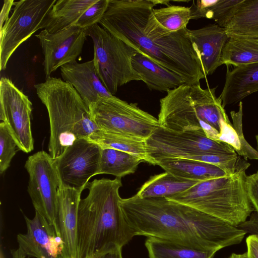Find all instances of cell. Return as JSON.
I'll list each match as a JSON object with an SVG mask.
<instances>
[{
  "instance_id": "12",
  "label": "cell",
  "mask_w": 258,
  "mask_h": 258,
  "mask_svg": "<svg viewBox=\"0 0 258 258\" xmlns=\"http://www.w3.org/2000/svg\"><path fill=\"white\" fill-rule=\"evenodd\" d=\"M32 103L28 97L9 79L0 80V119L7 125L19 150L26 153L34 149L31 116Z\"/></svg>"
},
{
  "instance_id": "23",
  "label": "cell",
  "mask_w": 258,
  "mask_h": 258,
  "mask_svg": "<svg viewBox=\"0 0 258 258\" xmlns=\"http://www.w3.org/2000/svg\"><path fill=\"white\" fill-rule=\"evenodd\" d=\"M224 29L229 37L258 39V0H242Z\"/></svg>"
},
{
  "instance_id": "13",
  "label": "cell",
  "mask_w": 258,
  "mask_h": 258,
  "mask_svg": "<svg viewBox=\"0 0 258 258\" xmlns=\"http://www.w3.org/2000/svg\"><path fill=\"white\" fill-rule=\"evenodd\" d=\"M36 36L42 49L46 79L58 68L76 60L87 36L86 30L72 25L54 33L44 29Z\"/></svg>"
},
{
  "instance_id": "6",
  "label": "cell",
  "mask_w": 258,
  "mask_h": 258,
  "mask_svg": "<svg viewBox=\"0 0 258 258\" xmlns=\"http://www.w3.org/2000/svg\"><path fill=\"white\" fill-rule=\"evenodd\" d=\"M86 32L93 41V59L97 75L112 95L119 87L131 81H142L132 64V58L139 52L138 50L98 24L86 29Z\"/></svg>"
},
{
  "instance_id": "17",
  "label": "cell",
  "mask_w": 258,
  "mask_h": 258,
  "mask_svg": "<svg viewBox=\"0 0 258 258\" xmlns=\"http://www.w3.org/2000/svg\"><path fill=\"white\" fill-rule=\"evenodd\" d=\"M189 34L205 75H212L222 65V51L229 38L225 29L217 24H209L198 29L189 30Z\"/></svg>"
},
{
  "instance_id": "1",
  "label": "cell",
  "mask_w": 258,
  "mask_h": 258,
  "mask_svg": "<svg viewBox=\"0 0 258 258\" xmlns=\"http://www.w3.org/2000/svg\"><path fill=\"white\" fill-rule=\"evenodd\" d=\"M152 0H109L102 27L193 85L206 78L187 28L169 32L155 20Z\"/></svg>"
},
{
  "instance_id": "39",
  "label": "cell",
  "mask_w": 258,
  "mask_h": 258,
  "mask_svg": "<svg viewBox=\"0 0 258 258\" xmlns=\"http://www.w3.org/2000/svg\"><path fill=\"white\" fill-rule=\"evenodd\" d=\"M255 139L257 143V151H258V134L255 136Z\"/></svg>"
},
{
  "instance_id": "30",
  "label": "cell",
  "mask_w": 258,
  "mask_h": 258,
  "mask_svg": "<svg viewBox=\"0 0 258 258\" xmlns=\"http://www.w3.org/2000/svg\"><path fill=\"white\" fill-rule=\"evenodd\" d=\"M19 150L17 144L4 122L0 123V173L9 167L11 162Z\"/></svg>"
},
{
  "instance_id": "32",
  "label": "cell",
  "mask_w": 258,
  "mask_h": 258,
  "mask_svg": "<svg viewBox=\"0 0 258 258\" xmlns=\"http://www.w3.org/2000/svg\"><path fill=\"white\" fill-rule=\"evenodd\" d=\"M238 111H232L231 116L233 123V126L239 138L241 149L240 156L247 159L258 160V151L253 149L245 139L242 132V114L243 105L242 101L239 102Z\"/></svg>"
},
{
  "instance_id": "37",
  "label": "cell",
  "mask_w": 258,
  "mask_h": 258,
  "mask_svg": "<svg viewBox=\"0 0 258 258\" xmlns=\"http://www.w3.org/2000/svg\"><path fill=\"white\" fill-rule=\"evenodd\" d=\"M228 258H248L246 252L243 253H233Z\"/></svg>"
},
{
  "instance_id": "33",
  "label": "cell",
  "mask_w": 258,
  "mask_h": 258,
  "mask_svg": "<svg viewBox=\"0 0 258 258\" xmlns=\"http://www.w3.org/2000/svg\"><path fill=\"white\" fill-rule=\"evenodd\" d=\"M245 186L249 199L258 215V171L246 176Z\"/></svg>"
},
{
  "instance_id": "5",
  "label": "cell",
  "mask_w": 258,
  "mask_h": 258,
  "mask_svg": "<svg viewBox=\"0 0 258 258\" xmlns=\"http://www.w3.org/2000/svg\"><path fill=\"white\" fill-rule=\"evenodd\" d=\"M250 164L239 157L235 172L200 181L190 188L166 199L219 218L238 227L254 210L245 186Z\"/></svg>"
},
{
  "instance_id": "38",
  "label": "cell",
  "mask_w": 258,
  "mask_h": 258,
  "mask_svg": "<svg viewBox=\"0 0 258 258\" xmlns=\"http://www.w3.org/2000/svg\"><path fill=\"white\" fill-rule=\"evenodd\" d=\"M254 233L253 234H258V220H257L254 223Z\"/></svg>"
},
{
  "instance_id": "26",
  "label": "cell",
  "mask_w": 258,
  "mask_h": 258,
  "mask_svg": "<svg viewBox=\"0 0 258 258\" xmlns=\"http://www.w3.org/2000/svg\"><path fill=\"white\" fill-rule=\"evenodd\" d=\"M222 64L235 67L258 62V39L230 37L222 54Z\"/></svg>"
},
{
  "instance_id": "27",
  "label": "cell",
  "mask_w": 258,
  "mask_h": 258,
  "mask_svg": "<svg viewBox=\"0 0 258 258\" xmlns=\"http://www.w3.org/2000/svg\"><path fill=\"white\" fill-rule=\"evenodd\" d=\"M242 0L193 1L190 7L191 20L202 18L213 19L216 24L225 28Z\"/></svg>"
},
{
  "instance_id": "9",
  "label": "cell",
  "mask_w": 258,
  "mask_h": 258,
  "mask_svg": "<svg viewBox=\"0 0 258 258\" xmlns=\"http://www.w3.org/2000/svg\"><path fill=\"white\" fill-rule=\"evenodd\" d=\"M56 0H21L0 30V70L6 69L14 51L40 29Z\"/></svg>"
},
{
  "instance_id": "29",
  "label": "cell",
  "mask_w": 258,
  "mask_h": 258,
  "mask_svg": "<svg viewBox=\"0 0 258 258\" xmlns=\"http://www.w3.org/2000/svg\"><path fill=\"white\" fill-rule=\"evenodd\" d=\"M153 14L159 25L169 32H175L187 28L191 20L190 7L169 5L153 9Z\"/></svg>"
},
{
  "instance_id": "28",
  "label": "cell",
  "mask_w": 258,
  "mask_h": 258,
  "mask_svg": "<svg viewBox=\"0 0 258 258\" xmlns=\"http://www.w3.org/2000/svg\"><path fill=\"white\" fill-rule=\"evenodd\" d=\"M144 162L134 155L111 148H101L99 173L116 178L134 173L138 165Z\"/></svg>"
},
{
  "instance_id": "20",
  "label": "cell",
  "mask_w": 258,
  "mask_h": 258,
  "mask_svg": "<svg viewBox=\"0 0 258 258\" xmlns=\"http://www.w3.org/2000/svg\"><path fill=\"white\" fill-rule=\"evenodd\" d=\"M156 165L174 176L191 180L202 181L229 175L215 165L185 159H163L157 161Z\"/></svg>"
},
{
  "instance_id": "40",
  "label": "cell",
  "mask_w": 258,
  "mask_h": 258,
  "mask_svg": "<svg viewBox=\"0 0 258 258\" xmlns=\"http://www.w3.org/2000/svg\"><path fill=\"white\" fill-rule=\"evenodd\" d=\"M1 258H4V257H3V253H2V252H1Z\"/></svg>"
},
{
  "instance_id": "7",
  "label": "cell",
  "mask_w": 258,
  "mask_h": 258,
  "mask_svg": "<svg viewBox=\"0 0 258 258\" xmlns=\"http://www.w3.org/2000/svg\"><path fill=\"white\" fill-rule=\"evenodd\" d=\"M92 120L99 130L146 141L160 126L158 118L114 95L100 97L89 107Z\"/></svg>"
},
{
  "instance_id": "25",
  "label": "cell",
  "mask_w": 258,
  "mask_h": 258,
  "mask_svg": "<svg viewBox=\"0 0 258 258\" xmlns=\"http://www.w3.org/2000/svg\"><path fill=\"white\" fill-rule=\"evenodd\" d=\"M87 139L101 148H111L123 151L152 164L148 154L146 141L106 133L100 130L95 131Z\"/></svg>"
},
{
  "instance_id": "4",
  "label": "cell",
  "mask_w": 258,
  "mask_h": 258,
  "mask_svg": "<svg viewBox=\"0 0 258 258\" xmlns=\"http://www.w3.org/2000/svg\"><path fill=\"white\" fill-rule=\"evenodd\" d=\"M34 87L48 112V149L52 159L61 155L75 141L87 138L99 130L91 118L87 105L70 83L50 77Z\"/></svg>"
},
{
  "instance_id": "21",
  "label": "cell",
  "mask_w": 258,
  "mask_h": 258,
  "mask_svg": "<svg viewBox=\"0 0 258 258\" xmlns=\"http://www.w3.org/2000/svg\"><path fill=\"white\" fill-rule=\"evenodd\" d=\"M97 0H56L47 14L43 28L54 33L74 25Z\"/></svg>"
},
{
  "instance_id": "31",
  "label": "cell",
  "mask_w": 258,
  "mask_h": 258,
  "mask_svg": "<svg viewBox=\"0 0 258 258\" xmlns=\"http://www.w3.org/2000/svg\"><path fill=\"white\" fill-rule=\"evenodd\" d=\"M109 0H97L88 8L73 25L83 29H87L99 23L106 12Z\"/></svg>"
},
{
  "instance_id": "15",
  "label": "cell",
  "mask_w": 258,
  "mask_h": 258,
  "mask_svg": "<svg viewBox=\"0 0 258 258\" xmlns=\"http://www.w3.org/2000/svg\"><path fill=\"white\" fill-rule=\"evenodd\" d=\"M81 192L60 186L54 227L63 243L62 258H76L78 207Z\"/></svg>"
},
{
  "instance_id": "35",
  "label": "cell",
  "mask_w": 258,
  "mask_h": 258,
  "mask_svg": "<svg viewBox=\"0 0 258 258\" xmlns=\"http://www.w3.org/2000/svg\"><path fill=\"white\" fill-rule=\"evenodd\" d=\"M14 0H5L0 15V30L3 28L4 24L9 18V14L12 6L14 5Z\"/></svg>"
},
{
  "instance_id": "34",
  "label": "cell",
  "mask_w": 258,
  "mask_h": 258,
  "mask_svg": "<svg viewBox=\"0 0 258 258\" xmlns=\"http://www.w3.org/2000/svg\"><path fill=\"white\" fill-rule=\"evenodd\" d=\"M248 258H258V234H251L246 239Z\"/></svg>"
},
{
  "instance_id": "11",
  "label": "cell",
  "mask_w": 258,
  "mask_h": 258,
  "mask_svg": "<svg viewBox=\"0 0 258 258\" xmlns=\"http://www.w3.org/2000/svg\"><path fill=\"white\" fill-rule=\"evenodd\" d=\"M25 168L29 174L28 192L35 211L54 226L60 184L52 158L44 151H38L28 158Z\"/></svg>"
},
{
  "instance_id": "19",
  "label": "cell",
  "mask_w": 258,
  "mask_h": 258,
  "mask_svg": "<svg viewBox=\"0 0 258 258\" xmlns=\"http://www.w3.org/2000/svg\"><path fill=\"white\" fill-rule=\"evenodd\" d=\"M132 64L150 90L168 92L185 84L180 76L140 52L133 57Z\"/></svg>"
},
{
  "instance_id": "36",
  "label": "cell",
  "mask_w": 258,
  "mask_h": 258,
  "mask_svg": "<svg viewBox=\"0 0 258 258\" xmlns=\"http://www.w3.org/2000/svg\"><path fill=\"white\" fill-rule=\"evenodd\" d=\"M90 258H122V248L116 247Z\"/></svg>"
},
{
  "instance_id": "16",
  "label": "cell",
  "mask_w": 258,
  "mask_h": 258,
  "mask_svg": "<svg viewBox=\"0 0 258 258\" xmlns=\"http://www.w3.org/2000/svg\"><path fill=\"white\" fill-rule=\"evenodd\" d=\"M63 80L77 91L88 108L100 97L113 96L98 77L93 59L83 63L76 60L60 67Z\"/></svg>"
},
{
  "instance_id": "14",
  "label": "cell",
  "mask_w": 258,
  "mask_h": 258,
  "mask_svg": "<svg viewBox=\"0 0 258 258\" xmlns=\"http://www.w3.org/2000/svg\"><path fill=\"white\" fill-rule=\"evenodd\" d=\"M24 217L27 232L18 234V247L11 250L12 258H62L63 243L54 226L37 211L32 219Z\"/></svg>"
},
{
  "instance_id": "2",
  "label": "cell",
  "mask_w": 258,
  "mask_h": 258,
  "mask_svg": "<svg viewBox=\"0 0 258 258\" xmlns=\"http://www.w3.org/2000/svg\"><path fill=\"white\" fill-rule=\"evenodd\" d=\"M134 236L169 239L206 251L240 243L246 232L219 218L166 198H141L136 194L120 201Z\"/></svg>"
},
{
  "instance_id": "10",
  "label": "cell",
  "mask_w": 258,
  "mask_h": 258,
  "mask_svg": "<svg viewBox=\"0 0 258 258\" xmlns=\"http://www.w3.org/2000/svg\"><path fill=\"white\" fill-rule=\"evenodd\" d=\"M101 148L87 138H81L68 147L61 155L53 159L61 187L80 192L90 179L99 174Z\"/></svg>"
},
{
  "instance_id": "3",
  "label": "cell",
  "mask_w": 258,
  "mask_h": 258,
  "mask_svg": "<svg viewBox=\"0 0 258 258\" xmlns=\"http://www.w3.org/2000/svg\"><path fill=\"white\" fill-rule=\"evenodd\" d=\"M121 178L89 182L78 213L76 258H90L121 247L134 236L120 207Z\"/></svg>"
},
{
  "instance_id": "18",
  "label": "cell",
  "mask_w": 258,
  "mask_h": 258,
  "mask_svg": "<svg viewBox=\"0 0 258 258\" xmlns=\"http://www.w3.org/2000/svg\"><path fill=\"white\" fill-rule=\"evenodd\" d=\"M258 91V62L235 67L227 66L225 81L219 96L223 107L240 102Z\"/></svg>"
},
{
  "instance_id": "24",
  "label": "cell",
  "mask_w": 258,
  "mask_h": 258,
  "mask_svg": "<svg viewBox=\"0 0 258 258\" xmlns=\"http://www.w3.org/2000/svg\"><path fill=\"white\" fill-rule=\"evenodd\" d=\"M145 245L149 258H213L216 252L155 237H148Z\"/></svg>"
},
{
  "instance_id": "22",
  "label": "cell",
  "mask_w": 258,
  "mask_h": 258,
  "mask_svg": "<svg viewBox=\"0 0 258 258\" xmlns=\"http://www.w3.org/2000/svg\"><path fill=\"white\" fill-rule=\"evenodd\" d=\"M200 181L181 178L165 172L151 176L136 195L141 198H167L190 188Z\"/></svg>"
},
{
  "instance_id": "8",
  "label": "cell",
  "mask_w": 258,
  "mask_h": 258,
  "mask_svg": "<svg viewBox=\"0 0 258 258\" xmlns=\"http://www.w3.org/2000/svg\"><path fill=\"white\" fill-rule=\"evenodd\" d=\"M148 154L152 165L166 158L197 161L207 154L233 155L236 153L229 144L215 141L205 135L192 132H176L160 126L146 140Z\"/></svg>"
}]
</instances>
